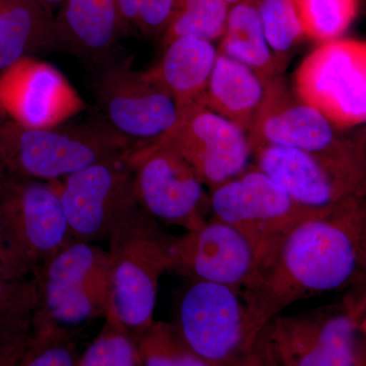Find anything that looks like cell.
<instances>
[{
    "label": "cell",
    "instance_id": "603a6c76",
    "mask_svg": "<svg viewBox=\"0 0 366 366\" xmlns=\"http://www.w3.org/2000/svg\"><path fill=\"white\" fill-rule=\"evenodd\" d=\"M132 337L139 366H209L192 350L174 325L154 322Z\"/></svg>",
    "mask_w": 366,
    "mask_h": 366
},
{
    "label": "cell",
    "instance_id": "52a82bcc",
    "mask_svg": "<svg viewBox=\"0 0 366 366\" xmlns=\"http://www.w3.org/2000/svg\"><path fill=\"white\" fill-rule=\"evenodd\" d=\"M295 92L337 129L366 124V41L320 43L295 72Z\"/></svg>",
    "mask_w": 366,
    "mask_h": 366
},
{
    "label": "cell",
    "instance_id": "484cf974",
    "mask_svg": "<svg viewBox=\"0 0 366 366\" xmlns=\"http://www.w3.org/2000/svg\"><path fill=\"white\" fill-rule=\"evenodd\" d=\"M259 14L264 35L282 67L305 37L297 0H259Z\"/></svg>",
    "mask_w": 366,
    "mask_h": 366
},
{
    "label": "cell",
    "instance_id": "cb8c5ba5",
    "mask_svg": "<svg viewBox=\"0 0 366 366\" xmlns=\"http://www.w3.org/2000/svg\"><path fill=\"white\" fill-rule=\"evenodd\" d=\"M230 6L224 0H180L177 13L162 36L163 47L179 38L213 42L225 32Z\"/></svg>",
    "mask_w": 366,
    "mask_h": 366
},
{
    "label": "cell",
    "instance_id": "8fae6325",
    "mask_svg": "<svg viewBox=\"0 0 366 366\" xmlns=\"http://www.w3.org/2000/svg\"><path fill=\"white\" fill-rule=\"evenodd\" d=\"M0 216L36 268L76 242L59 180L44 182L1 171Z\"/></svg>",
    "mask_w": 366,
    "mask_h": 366
},
{
    "label": "cell",
    "instance_id": "e0dca14e",
    "mask_svg": "<svg viewBox=\"0 0 366 366\" xmlns=\"http://www.w3.org/2000/svg\"><path fill=\"white\" fill-rule=\"evenodd\" d=\"M357 327L347 310L278 317L271 342L283 366H356Z\"/></svg>",
    "mask_w": 366,
    "mask_h": 366
},
{
    "label": "cell",
    "instance_id": "9c48e42d",
    "mask_svg": "<svg viewBox=\"0 0 366 366\" xmlns=\"http://www.w3.org/2000/svg\"><path fill=\"white\" fill-rule=\"evenodd\" d=\"M185 341L209 366H233L254 349L242 292L237 289L196 281L179 308Z\"/></svg>",
    "mask_w": 366,
    "mask_h": 366
},
{
    "label": "cell",
    "instance_id": "4316f807",
    "mask_svg": "<svg viewBox=\"0 0 366 366\" xmlns=\"http://www.w3.org/2000/svg\"><path fill=\"white\" fill-rule=\"evenodd\" d=\"M305 35L320 43L339 39L356 18L360 0H297Z\"/></svg>",
    "mask_w": 366,
    "mask_h": 366
},
{
    "label": "cell",
    "instance_id": "44dd1931",
    "mask_svg": "<svg viewBox=\"0 0 366 366\" xmlns=\"http://www.w3.org/2000/svg\"><path fill=\"white\" fill-rule=\"evenodd\" d=\"M56 50L54 16L38 0H0V71Z\"/></svg>",
    "mask_w": 366,
    "mask_h": 366
},
{
    "label": "cell",
    "instance_id": "9a60e30c",
    "mask_svg": "<svg viewBox=\"0 0 366 366\" xmlns=\"http://www.w3.org/2000/svg\"><path fill=\"white\" fill-rule=\"evenodd\" d=\"M86 108L69 79L48 62L26 57L0 71V110L16 124L52 129Z\"/></svg>",
    "mask_w": 366,
    "mask_h": 366
},
{
    "label": "cell",
    "instance_id": "836d02e7",
    "mask_svg": "<svg viewBox=\"0 0 366 366\" xmlns=\"http://www.w3.org/2000/svg\"><path fill=\"white\" fill-rule=\"evenodd\" d=\"M144 0H117L118 16L122 33L137 29V19Z\"/></svg>",
    "mask_w": 366,
    "mask_h": 366
},
{
    "label": "cell",
    "instance_id": "d590c367",
    "mask_svg": "<svg viewBox=\"0 0 366 366\" xmlns=\"http://www.w3.org/2000/svg\"><path fill=\"white\" fill-rule=\"evenodd\" d=\"M38 1H40L41 4H44V6H48L50 9V7L54 6V4H61L64 0H38Z\"/></svg>",
    "mask_w": 366,
    "mask_h": 366
},
{
    "label": "cell",
    "instance_id": "277c9868",
    "mask_svg": "<svg viewBox=\"0 0 366 366\" xmlns=\"http://www.w3.org/2000/svg\"><path fill=\"white\" fill-rule=\"evenodd\" d=\"M39 295L34 319L66 330L112 310L109 252L90 242H74L33 273Z\"/></svg>",
    "mask_w": 366,
    "mask_h": 366
},
{
    "label": "cell",
    "instance_id": "1f68e13d",
    "mask_svg": "<svg viewBox=\"0 0 366 366\" xmlns=\"http://www.w3.org/2000/svg\"><path fill=\"white\" fill-rule=\"evenodd\" d=\"M357 274L360 279L357 292L347 301L346 310L358 326L366 327V249Z\"/></svg>",
    "mask_w": 366,
    "mask_h": 366
},
{
    "label": "cell",
    "instance_id": "d4e9b609",
    "mask_svg": "<svg viewBox=\"0 0 366 366\" xmlns=\"http://www.w3.org/2000/svg\"><path fill=\"white\" fill-rule=\"evenodd\" d=\"M39 307L35 279H11L0 274V339L28 335Z\"/></svg>",
    "mask_w": 366,
    "mask_h": 366
},
{
    "label": "cell",
    "instance_id": "ac0fdd59",
    "mask_svg": "<svg viewBox=\"0 0 366 366\" xmlns=\"http://www.w3.org/2000/svg\"><path fill=\"white\" fill-rule=\"evenodd\" d=\"M54 23L56 50L93 64L112 53L122 34L117 0H64Z\"/></svg>",
    "mask_w": 366,
    "mask_h": 366
},
{
    "label": "cell",
    "instance_id": "7c38bea8",
    "mask_svg": "<svg viewBox=\"0 0 366 366\" xmlns=\"http://www.w3.org/2000/svg\"><path fill=\"white\" fill-rule=\"evenodd\" d=\"M153 144L177 152L209 190L239 175L252 156L247 132L201 104L182 108L174 127Z\"/></svg>",
    "mask_w": 366,
    "mask_h": 366
},
{
    "label": "cell",
    "instance_id": "8992f818",
    "mask_svg": "<svg viewBox=\"0 0 366 366\" xmlns=\"http://www.w3.org/2000/svg\"><path fill=\"white\" fill-rule=\"evenodd\" d=\"M209 211L213 219L237 229L249 240L261 261V273L286 236L317 212L296 203L254 164L211 190Z\"/></svg>",
    "mask_w": 366,
    "mask_h": 366
},
{
    "label": "cell",
    "instance_id": "5b68a950",
    "mask_svg": "<svg viewBox=\"0 0 366 366\" xmlns=\"http://www.w3.org/2000/svg\"><path fill=\"white\" fill-rule=\"evenodd\" d=\"M93 64L94 94L113 131L142 148L177 124L182 112L177 101L148 69L136 71L132 56L120 59L110 53Z\"/></svg>",
    "mask_w": 366,
    "mask_h": 366
},
{
    "label": "cell",
    "instance_id": "6da1fadb",
    "mask_svg": "<svg viewBox=\"0 0 366 366\" xmlns=\"http://www.w3.org/2000/svg\"><path fill=\"white\" fill-rule=\"evenodd\" d=\"M365 249L366 196L348 197L298 224L242 293L254 341L289 305L348 283Z\"/></svg>",
    "mask_w": 366,
    "mask_h": 366
},
{
    "label": "cell",
    "instance_id": "83f0119b",
    "mask_svg": "<svg viewBox=\"0 0 366 366\" xmlns=\"http://www.w3.org/2000/svg\"><path fill=\"white\" fill-rule=\"evenodd\" d=\"M76 345L66 330L34 319L21 366H79Z\"/></svg>",
    "mask_w": 366,
    "mask_h": 366
},
{
    "label": "cell",
    "instance_id": "d6a6232c",
    "mask_svg": "<svg viewBox=\"0 0 366 366\" xmlns=\"http://www.w3.org/2000/svg\"><path fill=\"white\" fill-rule=\"evenodd\" d=\"M30 334L0 339V366H21V356Z\"/></svg>",
    "mask_w": 366,
    "mask_h": 366
},
{
    "label": "cell",
    "instance_id": "4dcf8cb0",
    "mask_svg": "<svg viewBox=\"0 0 366 366\" xmlns=\"http://www.w3.org/2000/svg\"><path fill=\"white\" fill-rule=\"evenodd\" d=\"M180 0H144L137 30L150 37L163 36L177 13Z\"/></svg>",
    "mask_w": 366,
    "mask_h": 366
},
{
    "label": "cell",
    "instance_id": "7402d4cb",
    "mask_svg": "<svg viewBox=\"0 0 366 366\" xmlns=\"http://www.w3.org/2000/svg\"><path fill=\"white\" fill-rule=\"evenodd\" d=\"M218 52L254 69L264 85L272 79L283 76L285 71L264 35L259 14V0H244L230 6Z\"/></svg>",
    "mask_w": 366,
    "mask_h": 366
},
{
    "label": "cell",
    "instance_id": "d6986e66",
    "mask_svg": "<svg viewBox=\"0 0 366 366\" xmlns=\"http://www.w3.org/2000/svg\"><path fill=\"white\" fill-rule=\"evenodd\" d=\"M266 92L259 74L218 52L201 104L249 134Z\"/></svg>",
    "mask_w": 366,
    "mask_h": 366
},
{
    "label": "cell",
    "instance_id": "4fadbf2b",
    "mask_svg": "<svg viewBox=\"0 0 366 366\" xmlns=\"http://www.w3.org/2000/svg\"><path fill=\"white\" fill-rule=\"evenodd\" d=\"M137 194L142 207L156 220L194 230L207 222L209 196L189 164L162 144H151L132 152Z\"/></svg>",
    "mask_w": 366,
    "mask_h": 366
},
{
    "label": "cell",
    "instance_id": "3957f363",
    "mask_svg": "<svg viewBox=\"0 0 366 366\" xmlns=\"http://www.w3.org/2000/svg\"><path fill=\"white\" fill-rule=\"evenodd\" d=\"M112 310L129 332L154 322L159 280L174 262L175 237L144 208L109 237Z\"/></svg>",
    "mask_w": 366,
    "mask_h": 366
},
{
    "label": "cell",
    "instance_id": "5bb4252c",
    "mask_svg": "<svg viewBox=\"0 0 366 366\" xmlns=\"http://www.w3.org/2000/svg\"><path fill=\"white\" fill-rule=\"evenodd\" d=\"M252 156L254 165L305 208L319 211L366 196V171L360 166L286 147H259Z\"/></svg>",
    "mask_w": 366,
    "mask_h": 366
},
{
    "label": "cell",
    "instance_id": "e575fe53",
    "mask_svg": "<svg viewBox=\"0 0 366 366\" xmlns=\"http://www.w3.org/2000/svg\"><path fill=\"white\" fill-rule=\"evenodd\" d=\"M349 139L352 144L356 155L360 158L361 164L366 170V124L361 125L360 129L354 132L352 136L349 137Z\"/></svg>",
    "mask_w": 366,
    "mask_h": 366
},
{
    "label": "cell",
    "instance_id": "2e32d148",
    "mask_svg": "<svg viewBox=\"0 0 366 366\" xmlns=\"http://www.w3.org/2000/svg\"><path fill=\"white\" fill-rule=\"evenodd\" d=\"M173 254L172 269L177 273L242 293L254 285L261 273V261L249 240L237 229L215 219L175 237Z\"/></svg>",
    "mask_w": 366,
    "mask_h": 366
},
{
    "label": "cell",
    "instance_id": "8d00e7d4",
    "mask_svg": "<svg viewBox=\"0 0 366 366\" xmlns=\"http://www.w3.org/2000/svg\"><path fill=\"white\" fill-rule=\"evenodd\" d=\"M224 1H225L229 6H234L236 4H239V2L244 1V0H224Z\"/></svg>",
    "mask_w": 366,
    "mask_h": 366
},
{
    "label": "cell",
    "instance_id": "f546056e",
    "mask_svg": "<svg viewBox=\"0 0 366 366\" xmlns=\"http://www.w3.org/2000/svg\"><path fill=\"white\" fill-rule=\"evenodd\" d=\"M35 269L0 216V274L11 279H28Z\"/></svg>",
    "mask_w": 366,
    "mask_h": 366
},
{
    "label": "cell",
    "instance_id": "74e56055",
    "mask_svg": "<svg viewBox=\"0 0 366 366\" xmlns=\"http://www.w3.org/2000/svg\"><path fill=\"white\" fill-rule=\"evenodd\" d=\"M6 120L7 117L4 114V113L1 112V110H0V127H1V125L4 124Z\"/></svg>",
    "mask_w": 366,
    "mask_h": 366
},
{
    "label": "cell",
    "instance_id": "ba28073f",
    "mask_svg": "<svg viewBox=\"0 0 366 366\" xmlns=\"http://www.w3.org/2000/svg\"><path fill=\"white\" fill-rule=\"evenodd\" d=\"M129 156L94 164L59 180L62 206L76 242L109 239L143 209Z\"/></svg>",
    "mask_w": 366,
    "mask_h": 366
},
{
    "label": "cell",
    "instance_id": "7a4b0ae2",
    "mask_svg": "<svg viewBox=\"0 0 366 366\" xmlns=\"http://www.w3.org/2000/svg\"><path fill=\"white\" fill-rule=\"evenodd\" d=\"M139 148L105 122L31 129L7 119L0 127V169L44 182L127 157Z\"/></svg>",
    "mask_w": 366,
    "mask_h": 366
},
{
    "label": "cell",
    "instance_id": "f1b7e54d",
    "mask_svg": "<svg viewBox=\"0 0 366 366\" xmlns=\"http://www.w3.org/2000/svg\"><path fill=\"white\" fill-rule=\"evenodd\" d=\"M103 329L79 356V366H139L131 332L110 310Z\"/></svg>",
    "mask_w": 366,
    "mask_h": 366
},
{
    "label": "cell",
    "instance_id": "30bf717a",
    "mask_svg": "<svg viewBox=\"0 0 366 366\" xmlns=\"http://www.w3.org/2000/svg\"><path fill=\"white\" fill-rule=\"evenodd\" d=\"M247 136L252 152L262 146L286 147L365 169L349 137L342 136L319 109L301 100L283 76L266 84L264 100Z\"/></svg>",
    "mask_w": 366,
    "mask_h": 366
},
{
    "label": "cell",
    "instance_id": "ffe728a7",
    "mask_svg": "<svg viewBox=\"0 0 366 366\" xmlns=\"http://www.w3.org/2000/svg\"><path fill=\"white\" fill-rule=\"evenodd\" d=\"M164 48L162 59L148 71L167 89L180 109L201 104L218 50L209 41L194 37L179 38Z\"/></svg>",
    "mask_w": 366,
    "mask_h": 366
}]
</instances>
